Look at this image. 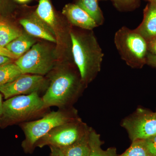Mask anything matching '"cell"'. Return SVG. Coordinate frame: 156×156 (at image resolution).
I'll use <instances>...</instances> for the list:
<instances>
[{
    "label": "cell",
    "instance_id": "obj_31",
    "mask_svg": "<svg viewBox=\"0 0 156 156\" xmlns=\"http://www.w3.org/2000/svg\"><path fill=\"white\" fill-rule=\"evenodd\" d=\"M151 2L154 3L156 5V0H150Z\"/></svg>",
    "mask_w": 156,
    "mask_h": 156
},
{
    "label": "cell",
    "instance_id": "obj_24",
    "mask_svg": "<svg viewBox=\"0 0 156 156\" xmlns=\"http://www.w3.org/2000/svg\"><path fill=\"white\" fill-rule=\"evenodd\" d=\"M146 63L156 68V55L148 53L147 57Z\"/></svg>",
    "mask_w": 156,
    "mask_h": 156
},
{
    "label": "cell",
    "instance_id": "obj_13",
    "mask_svg": "<svg viewBox=\"0 0 156 156\" xmlns=\"http://www.w3.org/2000/svg\"><path fill=\"white\" fill-rule=\"evenodd\" d=\"M35 13L54 32L56 36L57 20L50 0H39L38 5Z\"/></svg>",
    "mask_w": 156,
    "mask_h": 156
},
{
    "label": "cell",
    "instance_id": "obj_6",
    "mask_svg": "<svg viewBox=\"0 0 156 156\" xmlns=\"http://www.w3.org/2000/svg\"><path fill=\"white\" fill-rule=\"evenodd\" d=\"M55 56L47 45L41 43L34 44L14 63L23 74L44 76L55 67Z\"/></svg>",
    "mask_w": 156,
    "mask_h": 156
},
{
    "label": "cell",
    "instance_id": "obj_14",
    "mask_svg": "<svg viewBox=\"0 0 156 156\" xmlns=\"http://www.w3.org/2000/svg\"><path fill=\"white\" fill-rule=\"evenodd\" d=\"M35 42V40L32 36L22 33L8 44L5 48L18 58L27 53Z\"/></svg>",
    "mask_w": 156,
    "mask_h": 156
},
{
    "label": "cell",
    "instance_id": "obj_18",
    "mask_svg": "<svg viewBox=\"0 0 156 156\" xmlns=\"http://www.w3.org/2000/svg\"><path fill=\"white\" fill-rule=\"evenodd\" d=\"M15 63L12 62L0 66V87L12 82L23 74Z\"/></svg>",
    "mask_w": 156,
    "mask_h": 156
},
{
    "label": "cell",
    "instance_id": "obj_2",
    "mask_svg": "<svg viewBox=\"0 0 156 156\" xmlns=\"http://www.w3.org/2000/svg\"><path fill=\"white\" fill-rule=\"evenodd\" d=\"M80 29H71L70 36L73 60L86 87L100 72L104 54L93 30Z\"/></svg>",
    "mask_w": 156,
    "mask_h": 156
},
{
    "label": "cell",
    "instance_id": "obj_9",
    "mask_svg": "<svg viewBox=\"0 0 156 156\" xmlns=\"http://www.w3.org/2000/svg\"><path fill=\"white\" fill-rule=\"evenodd\" d=\"M49 80L44 76L23 74L14 81L0 87L5 99L20 95H27L47 90Z\"/></svg>",
    "mask_w": 156,
    "mask_h": 156
},
{
    "label": "cell",
    "instance_id": "obj_17",
    "mask_svg": "<svg viewBox=\"0 0 156 156\" xmlns=\"http://www.w3.org/2000/svg\"><path fill=\"white\" fill-rule=\"evenodd\" d=\"M98 0H78L76 5L94 19L98 26L102 25L104 17L98 4Z\"/></svg>",
    "mask_w": 156,
    "mask_h": 156
},
{
    "label": "cell",
    "instance_id": "obj_8",
    "mask_svg": "<svg viewBox=\"0 0 156 156\" xmlns=\"http://www.w3.org/2000/svg\"><path fill=\"white\" fill-rule=\"evenodd\" d=\"M122 126L131 141L145 140L156 135V115L140 109L123 120Z\"/></svg>",
    "mask_w": 156,
    "mask_h": 156
},
{
    "label": "cell",
    "instance_id": "obj_33",
    "mask_svg": "<svg viewBox=\"0 0 156 156\" xmlns=\"http://www.w3.org/2000/svg\"></svg>",
    "mask_w": 156,
    "mask_h": 156
},
{
    "label": "cell",
    "instance_id": "obj_3",
    "mask_svg": "<svg viewBox=\"0 0 156 156\" xmlns=\"http://www.w3.org/2000/svg\"><path fill=\"white\" fill-rule=\"evenodd\" d=\"M49 109L38 92L10 98L3 102L0 127L5 128L43 117Z\"/></svg>",
    "mask_w": 156,
    "mask_h": 156
},
{
    "label": "cell",
    "instance_id": "obj_10",
    "mask_svg": "<svg viewBox=\"0 0 156 156\" xmlns=\"http://www.w3.org/2000/svg\"><path fill=\"white\" fill-rule=\"evenodd\" d=\"M20 23L27 33L32 37L44 39L53 43L57 42L56 34L37 17L35 12L28 17L20 20Z\"/></svg>",
    "mask_w": 156,
    "mask_h": 156
},
{
    "label": "cell",
    "instance_id": "obj_29",
    "mask_svg": "<svg viewBox=\"0 0 156 156\" xmlns=\"http://www.w3.org/2000/svg\"><path fill=\"white\" fill-rule=\"evenodd\" d=\"M15 1L20 4H25V3L28 2L31 0H15Z\"/></svg>",
    "mask_w": 156,
    "mask_h": 156
},
{
    "label": "cell",
    "instance_id": "obj_27",
    "mask_svg": "<svg viewBox=\"0 0 156 156\" xmlns=\"http://www.w3.org/2000/svg\"><path fill=\"white\" fill-rule=\"evenodd\" d=\"M3 95L2 93L0 92V117L2 115V112L3 104L4 101H3L2 99Z\"/></svg>",
    "mask_w": 156,
    "mask_h": 156
},
{
    "label": "cell",
    "instance_id": "obj_28",
    "mask_svg": "<svg viewBox=\"0 0 156 156\" xmlns=\"http://www.w3.org/2000/svg\"><path fill=\"white\" fill-rule=\"evenodd\" d=\"M8 0H0V11L3 10L7 4Z\"/></svg>",
    "mask_w": 156,
    "mask_h": 156
},
{
    "label": "cell",
    "instance_id": "obj_4",
    "mask_svg": "<svg viewBox=\"0 0 156 156\" xmlns=\"http://www.w3.org/2000/svg\"><path fill=\"white\" fill-rule=\"evenodd\" d=\"M78 118L77 111L71 107L48 112L41 119L20 124L25 135L21 144L23 151L26 153H32L39 139L53 128Z\"/></svg>",
    "mask_w": 156,
    "mask_h": 156
},
{
    "label": "cell",
    "instance_id": "obj_32",
    "mask_svg": "<svg viewBox=\"0 0 156 156\" xmlns=\"http://www.w3.org/2000/svg\"><path fill=\"white\" fill-rule=\"evenodd\" d=\"M156 115V113H155Z\"/></svg>",
    "mask_w": 156,
    "mask_h": 156
},
{
    "label": "cell",
    "instance_id": "obj_25",
    "mask_svg": "<svg viewBox=\"0 0 156 156\" xmlns=\"http://www.w3.org/2000/svg\"><path fill=\"white\" fill-rule=\"evenodd\" d=\"M50 154L49 156H64L60 149L58 148L50 147Z\"/></svg>",
    "mask_w": 156,
    "mask_h": 156
},
{
    "label": "cell",
    "instance_id": "obj_22",
    "mask_svg": "<svg viewBox=\"0 0 156 156\" xmlns=\"http://www.w3.org/2000/svg\"><path fill=\"white\" fill-rule=\"evenodd\" d=\"M147 48L149 53L156 55V37L147 42Z\"/></svg>",
    "mask_w": 156,
    "mask_h": 156
},
{
    "label": "cell",
    "instance_id": "obj_12",
    "mask_svg": "<svg viewBox=\"0 0 156 156\" xmlns=\"http://www.w3.org/2000/svg\"><path fill=\"white\" fill-rule=\"evenodd\" d=\"M147 42L156 37V5L151 2L144 13L142 23L134 30Z\"/></svg>",
    "mask_w": 156,
    "mask_h": 156
},
{
    "label": "cell",
    "instance_id": "obj_7",
    "mask_svg": "<svg viewBox=\"0 0 156 156\" xmlns=\"http://www.w3.org/2000/svg\"><path fill=\"white\" fill-rule=\"evenodd\" d=\"M80 118L53 128L39 139L35 148L46 146L59 149L67 147L81 139L90 130Z\"/></svg>",
    "mask_w": 156,
    "mask_h": 156
},
{
    "label": "cell",
    "instance_id": "obj_5",
    "mask_svg": "<svg viewBox=\"0 0 156 156\" xmlns=\"http://www.w3.org/2000/svg\"><path fill=\"white\" fill-rule=\"evenodd\" d=\"M114 43L121 58L128 66L138 68L146 63L147 42L134 30L121 27L115 34Z\"/></svg>",
    "mask_w": 156,
    "mask_h": 156
},
{
    "label": "cell",
    "instance_id": "obj_30",
    "mask_svg": "<svg viewBox=\"0 0 156 156\" xmlns=\"http://www.w3.org/2000/svg\"><path fill=\"white\" fill-rule=\"evenodd\" d=\"M116 2H131V1H135V0H114Z\"/></svg>",
    "mask_w": 156,
    "mask_h": 156
},
{
    "label": "cell",
    "instance_id": "obj_26",
    "mask_svg": "<svg viewBox=\"0 0 156 156\" xmlns=\"http://www.w3.org/2000/svg\"><path fill=\"white\" fill-rule=\"evenodd\" d=\"M12 59H13L7 57V56L0 55V66L3 65L11 62Z\"/></svg>",
    "mask_w": 156,
    "mask_h": 156
},
{
    "label": "cell",
    "instance_id": "obj_20",
    "mask_svg": "<svg viewBox=\"0 0 156 156\" xmlns=\"http://www.w3.org/2000/svg\"><path fill=\"white\" fill-rule=\"evenodd\" d=\"M116 156H151L147 150L144 140H137L132 142L130 147L122 154Z\"/></svg>",
    "mask_w": 156,
    "mask_h": 156
},
{
    "label": "cell",
    "instance_id": "obj_11",
    "mask_svg": "<svg viewBox=\"0 0 156 156\" xmlns=\"http://www.w3.org/2000/svg\"><path fill=\"white\" fill-rule=\"evenodd\" d=\"M62 14L71 25L87 30H93L98 27L94 19L76 4H68L62 10Z\"/></svg>",
    "mask_w": 156,
    "mask_h": 156
},
{
    "label": "cell",
    "instance_id": "obj_16",
    "mask_svg": "<svg viewBox=\"0 0 156 156\" xmlns=\"http://www.w3.org/2000/svg\"><path fill=\"white\" fill-rule=\"evenodd\" d=\"M89 131L90 130L76 142L67 147L60 149L64 156H89Z\"/></svg>",
    "mask_w": 156,
    "mask_h": 156
},
{
    "label": "cell",
    "instance_id": "obj_21",
    "mask_svg": "<svg viewBox=\"0 0 156 156\" xmlns=\"http://www.w3.org/2000/svg\"><path fill=\"white\" fill-rule=\"evenodd\" d=\"M144 140L147 150L151 156H156V135Z\"/></svg>",
    "mask_w": 156,
    "mask_h": 156
},
{
    "label": "cell",
    "instance_id": "obj_34",
    "mask_svg": "<svg viewBox=\"0 0 156 156\" xmlns=\"http://www.w3.org/2000/svg\"><path fill=\"white\" fill-rule=\"evenodd\" d=\"M149 1H150V0H149Z\"/></svg>",
    "mask_w": 156,
    "mask_h": 156
},
{
    "label": "cell",
    "instance_id": "obj_23",
    "mask_svg": "<svg viewBox=\"0 0 156 156\" xmlns=\"http://www.w3.org/2000/svg\"><path fill=\"white\" fill-rule=\"evenodd\" d=\"M0 55L7 56V57L13 59H17L18 58L15 55L10 52L9 50H7L5 48H4L1 46H0Z\"/></svg>",
    "mask_w": 156,
    "mask_h": 156
},
{
    "label": "cell",
    "instance_id": "obj_19",
    "mask_svg": "<svg viewBox=\"0 0 156 156\" xmlns=\"http://www.w3.org/2000/svg\"><path fill=\"white\" fill-rule=\"evenodd\" d=\"M22 34L17 29L6 24L0 23V46L5 48L10 42Z\"/></svg>",
    "mask_w": 156,
    "mask_h": 156
},
{
    "label": "cell",
    "instance_id": "obj_1",
    "mask_svg": "<svg viewBox=\"0 0 156 156\" xmlns=\"http://www.w3.org/2000/svg\"><path fill=\"white\" fill-rule=\"evenodd\" d=\"M55 69L51 72L48 87L42 97L45 106L48 108L72 107L86 88L78 68L76 65H66Z\"/></svg>",
    "mask_w": 156,
    "mask_h": 156
},
{
    "label": "cell",
    "instance_id": "obj_15",
    "mask_svg": "<svg viewBox=\"0 0 156 156\" xmlns=\"http://www.w3.org/2000/svg\"><path fill=\"white\" fill-rule=\"evenodd\" d=\"M103 142L101 140L100 134L92 128L89 133V144L90 151L89 156H116V149L111 147L105 151L101 148Z\"/></svg>",
    "mask_w": 156,
    "mask_h": 156
}]
</instances>
